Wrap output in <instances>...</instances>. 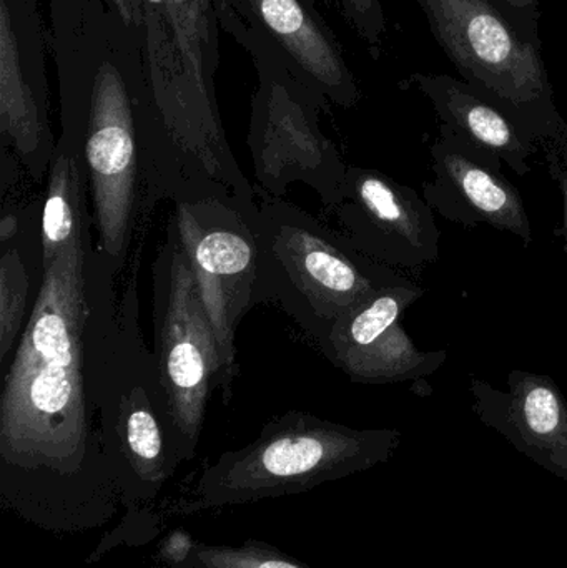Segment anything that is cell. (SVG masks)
I'll use <instances>...</instances> for the list:
<instances>
[{"label": "cell", "mask_w": 567, "mask_h": 568, "mask_svg": "<svg viewBox=\"0 0 567 568\" xmlns=\"http://www.w3.org/2000/svg\"><path fill=\"white\" fill-rule=\"evenodd\" d=\"M120 282L92 213L42 273L0 394V503L53 534L100 530L122 494L103 447L100 397Z\"/></svg>", "instance_id": "1"}, {"label": "cell", "mask_w": 567, "mask_h": 568, "mask_svg": "<svg viewBox=\"0 0 567 568\" xmlns=\"http://www.w3.org/2000/svg\"><path fill=\"white\" fill-rule=\"evenodd\" d=\"M402 443L396 429H353L315 414L288 410L263 426L242 449L226 450L196 480L189 499L170 513L192 516L310 493L392 459Z\"/></svg>", "instance_id": "2"}, {"label": "cell", "mask_w": 567, "mask_h": 568, "mask_svg": "<svg viewBox=\"0 0 567 568\" xmlns=\"http://www.w3.org/2000/svg\"><path fill=\"white\" fill-rule=\"evenodd\" d=\"M259 206L256 303L285 311L320 351L353 307L408 278L363 255L342 233L292 203L269 196Z\"/></svg>", "instance_id": "3"}, {"label": "cell", "mask_w": 567, "mask_h": 568, "mask_svg": "<svg viewBox=\"0 0 567 568\" xmlns=\"http://www.w3.org/2000/svg\"><path fill=\"white\" fill-rule=\"evenodd\" d=\"M429 30L463 80L539 145L567 142V123L543 60L541 19L499 0H418Z\"/></svg>", "instance_id": "4"}, {"label": "cell", "mask_w": 567, "mask_h": 568, "mask_svg": "<svg viewBox=\"0 0 567 568\" xmlns=\"http://www.w3.org/2000/svg\"><path fill=\"white\" fill-rule=\"evenodd\" d=\"M136 270L120 293L119 320L102 364L103 447L126 516L146 514L180 466L169 394L139 323Z\"/></svg>", "instance_id": "5"}, {"label": "cell", "mask_w": 567, "mask_h": 568, "mask_svg": "<svg viewBox=\"0 0 567 568\" xmlns=\"http://www.w3.org/2000/svg\"><path fill=\"white\" fill-rule=\"evenodd\" d=\"M63 143L85 179L97 246L119 282L139 258L150 213L160 202L143 136L142 115L125 82L105 65L93 79L85 112L63 125Z\"/></svg>", "instance_id": "6"}, {"label": "cell", "mask_w": 567, "mask_h": 568, "mask_svg": "<svg viewBox=\"0 0 567 568\" xmlns=\"http://www.w3.org/2000/svg\"><path fill=\"white\" fill-rule=\"evenodd\" d=\"M152 317L153 356L169 394L182 464L195 457L222 364L173 213L152 263Z\"/></svg>", "instance_id": "7"}, {"label": "cell", "mask_w": 567, "mask_h": 568, "mask_svg": "<svg viewBox=\"0 0 567 568\" xmlns=\"http://www.w3.org/2000/svg\"><path fill=\"white\" fill-rule=\"evenodd\" d=\"M250 210L229 192L183 196L173 202L180 242L195 275L200 300L219 344V393L222 403L233 396L240 374L236 329L243 317L259 306V240Z\"/></svg>", "instance_id": "8"}, {"label": "cell", "mask_w": 567, "mask_h": 568, "mask_svg": "<svg viewBox=\"0 0 567 568\" xmlns=\"http://www.w3.org/2000/svg\"><path fill=\"white\" fill-rule=\"evenodd\" d=\"M358 252L398 272H422L439 258L435 212L423 195L378 170L348 165L342 202L328 210Z\"/></svg>", "instance_id": "9"}, {"label": "cell", "mask_w": 567, "mask_h": 568, "mask_svg": "<svg viewBox=\"0 0 567 568\" xmlns=\"http://www.w3.org/2000/svg\"><path fill=\"white\" fill-rule=\"evenodd\" d=\"M425 294L412 278L382 287L333 327L322 353L356 384L422 381L448 359L446 351H423L403 327L406 311Z\"/></svg>", "instance_id": "10"}, {"label": "cell", "mask_w": 567, "mask_h": 568, "mask_svg": "<svg viewBox=\"0 0 567 568\" xmlns=\"http://www.w3.org/2000/svg\"><path fill=\"white\" fill-rule=\"evenodd\" d=\"M429 153L433 176L423 185V199L433 212L465 229L486 225L531 245L528 210L502 170L473 152L445 125H439L438 140Z\"/></svg>", "instance_id": "11"}, {"label": "cell", "mask_w": 567, "mask_h": 568, "mask_svg": "<svg viewBox=\"0 0 567 568\" xmlns=\"http://www.w3.org/2000/svg\"><path fill=\"white\" fill-rule=\"evenodd\" d=\"M249 143L266 199H282L292 183H305L326 210L342 202L348 165L308 113L265 106L256 112Z\"/></svg>", "instance_id": "12"}, {"label": "cell", "mask_w": 567, "mask_h": 568, "mask_svg": "<svg viewBox=\"0 0 567 568\" xmlns=\"http://www.w3.org/2000/svg\"><path fill=\"white\" fill-rule=\"evenodd\" d=\"M469 393L485 426L567 483V400L551 376L512 371L506 389L472 377Z\"/></svg>", "instance_id": "13"}, {"label": "cell", "mask_w": 567, "mask_h": 568, "mask_svg": "<svg viewBox=\"0 0 567 568\" xmlns=\"http://www.w3.org/2000/svg\"><path fill=\"white\" fill-rule=\"evenodd\" d=\"M412 82L428 97L442 125L448 126L473 152L496 169L508 166L519 179L531 173V156L538 146L483 93L449 75L415 73Z\"/></svg>", "instance_id": "14"}, {"label": "cell", "mask_w": 567, "mask_h": 568, "mask_svg": "<svg viewBox=\"0 0 567 568\" xmlns=\"http://www.w3.org/2000/svg\"><path fill=\"white\" fill-rule=\"evenodd\" d=\"M266 29L313 79L316 90L336 105L353 106L358 87L346 67L335 40L312 19L300 0H252Z\"/></svg>", "instance_id": "15"}, {"label": "cell", "mask_w": 567, "mask_h": 568, "mask_svg": "<svg viewBox=\"0 0 567 568\" xmlns=\"http://www.w3.org/2000/svg\"><path fill=\"white\" fill-rule=\"evenodd\" d=\"M47 179L49 180L40 220L42 273L75 242L83 222L90 215L85 179L80 170L79 159L62 140L57 143Z\"/></svg>", "instance_id": "16"}, {"label": "cell", "mask_w": 567, "mask_h": 568, "mask_svg": "<svg viewBox=\"0 0 567 568\" xmlns=\"http://www.w3.org/2000/svg\"><path fill=\"white\" fill-rule=\"evenodd\" d=\"M165 12L173 27L176 47L185 63L190 93L195 102L210 115L216 116L215 105L210 95L206 52L210 50L206 29L205 0H165Z\"/></svg>", "instance_id": "17"}, {"label": "cell", "mask_w": 567, "mask_h": 568, "mask_svg": "<svg viewBox=\"0 0 567 568\" xmlns=\"http://www.w3.org/2000/svg\"><path fill=\"white\" fill-rule=\"evenodd\" d=\"M29 272L20 250L12 243L2 245L0 255V364L6 369L13 346L19 344L20 331L29 303Z\"/></svg>", "instance_id": "18"}, {"label": "cell", "mask_w": 567, "mask_h": 568, "mask_svg": "<svg viewBox=\"0 0 567 568\" xmlns=\"http://www.w3.org/2000/svg\"><path fill=\"white\" fill-rule=\"evenodd\" d=\"M179 568H313L276 547L250 539L239 546H210L193 540Z\"/></svg>", "instance_id": "19"}, {"label": "cell", "mask_w": 567, "mask_h": 568, "mask_svg": "<svg viewBox=\"0 0 567 568\" xmlns=\"http://www.w3.org/2000/svg\"><path fill=\"white\" fill-rule=\"evenodd\" d=\"M343 12L368 42L373 57L378 59L379 45L386 32L385 12L379 0H340Z\"/></svg>", "instance_id": "20"}, {"label": "cell", "mask_w": 567, "mask_h": 568, "mask_svg": "<svg viewBox=\"0 0 567 568\" xmlns=\"http://www.w3.org/2000/svg\"><path fill=\"white\" fill-rule=\"evenodd\" d=\"M549 175L558 185L563 199V235L567 250V142L563 145H545Z\"/></svg>", "instance_id": "21"}, {"label": "cell", "mask_w": 567, "mask_h": 568, "mask_svg": "<svg viewBox=\"0 0 567 568\" xmlns=\"http://www.w3.org/2000/svg\"><path fill=\"white\" fill-rule=\"evenodd\" d=\"M193 539L186 532H173L163 540L160 546V556H162L163 562L172 568H179L185 562L189 557L190 547H192Z\"/></svg>", "instance_id": "22"}, {"label": "cell", "mask_w": 567, "mask_h": 568, "mask_svg": "<svg viewBox=\"0 0 567 568\" xmlns=\"http://www.w3.org/2000/svg\"><path fill=\"white\" fill-rule=\"evenodd\" d=\"M19 215L13 210H3L2 220H0V245L12 243L19 233Z\"/></svg>", "instance_id": "23"}, {"label": "cell", "mask_w": 567, "mask_h": 568, "mask_svg": "<svg viewBox=\"0 0 567 568\" xmlns=\"http://www.w3.org/2000/svg\"><path fill=\"white\" fill-rule=\"evenodd\" d=\"M509 9L522 16L531 17V19H541V10H539V0H499Z\"/></svg>", "instance_id": "24"}, {"label": "cell", "mask_w": 567, "mask_h": 568, "mask_svg": "<svg viewBox=\"0 0 567 568\" xmlns=\"http://www.w3.org/2000/svg\"><path fill=\"white\" fill-rule=\"evenodd\" d=\"M117 2V6L120 7V9H122V12L125 13V16H129V13H126V0H115Z\"/></svg>", "instance_id": "25"}]
</instances>
